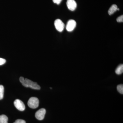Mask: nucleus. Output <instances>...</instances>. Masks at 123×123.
I'll use <instances>...</instances> for the list:
<instances>
[{
	"label": "nucleus",
	"mask_w": 123,
	"mask_h": 123,
	"mask_svg": "<svg viewBox=\"0 0 123 123\" xmlns=\"http://www.w3.org/2000/svg\"><path fill=\"white\" fill-rule=\"evenodd\" d=\"M50 88L51 89H52V88Z\"/></svg>",
	"instance_id": "f3484780"
},
{
	"label": "nucleus",
	"mask_w": 123,
	"mask_h": 123,
	"mask_svg": "<svg viewBox=\"0 0 123 123\" xmlns=\"http://www.w3.org/2000/svg\"><path fill=\"white\" fill-rule=\"evenodd\" d=\"M14 106L19 111H23L25 110V105L22 101L19 99H17L14 101Z\"/></svg>",
	"instance_id": "39448f33"
},
{
	"label": "nucleus",
	"mask_w": 123,
	"mask_h": 123,
	"mask_svg": "<svg viewBox=\"0 0 123 123\" xmlns=\"http://www.w3.org/2000/svg\"><path fill=\"white\" fill-rule=\"evenodd\" d=\"M8 117L5 115L0 116V123H8Z\"/></svg>",
	"instance_id": "9d476101"
},
{
	"label": "nucleus",
	"mask_w": 123,
	"mask_h": 123,
	"mask_svg": "<svg viewBox=\"0 0 123 123\" xmlns=\"http://www.w3.org/2000/svg\"><path fill=\"white\" fill-rule=\"evenodd\" d=\"M54 24L55 28L59 32H62L65 27L64 24L60 19H57L55 20Z\"/></svg>",
	"instance_id": "7ed1b4c3"
},
{
	"label": "nucleus",
	"mask_w": 123,
	"mask_h": 123,
	"mask_svg": "<svg viewBox=\"0 0 123 123\" xmlns=\"http://www.w3.org/2000/svg\"><path fill=\"white\" fill-rule=\"evenodd\" d=\"M46 113V110L44 108H41L36 112V118L38 120H43L44 119Z\"/></svg>",
	"instance_id": "423d86ee"
},
{
	"label": "nucleus",
	"mask_w": 123,
	"mask_h": 123,
	"mask_svg": "<svg viewBox=\"0 0 123 123\" xmlns=\"http://www.w3.org/2000/svg\"><path fill=\"white\" fill-rule=\"evenodd\" d=\"M4 87L3 86L0 85V100L2 99L4 97Z\"/></svg>",
	"instance_id": "9b49d317"
},
{
	"label": "nucleus",
	"mask_w": 123,
	"mask_h": 123,
	"mask_svg": "<svg viewBox=\"0 0 123 123\" xmlns=\"http://www.w3.org/2000/svg\"><path fill=\"white\" fill-rule=\"evenodd\" d=\"M13 123H26L25 120L22 119H18L15 121Z\"/></svg>",
	"instance_id": "2eb2a0df"
},
{
	"label": "nucleus",
	"mask_w": 123,
	"mask_h": 123,
	"mask_svg": "<svg viewBox=\"0 0 123 123\" xmlns=\"http://www.w3.org/2000/svg\"><path fill=\"white\" fill-rule=\"evenodd\" d=\"M117 21L118 22H123V15H121L117 18Z\"/></svg>",
	"instance_id": "ddd939ff"
},
{
	"label": "nucleus",
	"mask_w": 123,
	"mask_h": 123,
	"mask_svg": "<svg viewBox=\"0 0 123 123\" xmlns=\"http://www.w3.org/2000/svg\"><path fill=\"white\" fill-rule=\"evenodd\" d=\"M117 89L119 92L121 94H123V85L122 84L118 85L117 86Z\"/></svg>",
	"instance_id": "f8f14e48"
},
{
	"label": "nucleus",
	"mask_w": 123,
	"mask_h": 123,
	"mask_svg": "<svg viewBox=\"0 0 123 123\" xmlns=\"http://www.w3.org/2000/svg\"><path fill=\"white\" fill-rule=\"evenodd\" d=\"M117 8L118 7L116 5H112L108 11V13L109 15H111L113 14L117 10Z\"/></svg>",
	"instance_id": "6e6552de"
},
{
	"label": "nucleus",
	"mask_w": 123,
	"mask_h": 123,
	"mask_svg": "<svg viewBox=\"0 0 123 123\" xmlns=\"http://www.w3.org/2000/svg\"><path fill=\"white\" fill-rule=\"evenodd\" d=\"M76 23L75 20H70L67 23L66 26V29L68 31L71 32L74 30L76 27Z\"/></svg>",
	"instance_id": "20e7f679"
},
{
	"label": "nucleus",
	"mask_w": 123,
	"mask_h": 123,
	"mask_svg": "<svg viewBox=\"0 0 123 123\" xmlns=\"http://www.w3.org/2000/svg\"><path fill=\"white\" fill-rule=\"evenodd\" d=\"M27 104L31 108L35 109L38 106L39 101L37 98L36 97H31L28 101Z\"/></svg>",
	"instance_id": "f03ea898"
},
{
	"label": "nucleus",
	"mask_w": 123,
	"mask_h": 123,
	"mask_svg": "<svg viewBox=\"0 0 123 123\" xmlns=\"http://www.w3.org/2000/svg\"><path fill=\"white\" fill-rule=\"evenodd\" d=\"M116 73L117 75H120L123 72V64L120 65L115 70Z\"/></svg>",
	"instance_id": "1a4fd4ad"
},
{
	"label": "nucleus",
	"mask_w": 123,
	"mask_h": 123,
	"mask_svg": "<svg viewBox=\"0 0 123 123\" xmlns=\"http://www.w3.org/2000/svg\"><path fill=\"white\" fill-rule=\"evenodd\" d=\"M20 81L23 86L26 88L29 87L35 90H40V86L38 85L37 83L27 78L24 79L23 77H20Z\"/></svg>",
	"instance_id": "f257e3e1"
},
{
	"label": "nucleus",
	"mask_w": 123,
	"mask_h": 123,
	"mask_svg": "<svg viewBox=\"0 0 123 123\" xmlns=\"http://www.w3.org/2000/svg\"><path fill=\"white\" fill-rule=\"evenodd\" d=\"M66 4L68 8L71 11H74L76 8V2L74 0H67Z\"/></svg>",
	"instance_id": "0eeeda50"
},
{
	"label": "nucleus",
	"mask_w": 123,
	"mask_h": 123,
	"mask_svg": "<svg viewBox=\"0 0 123 123\" xmlns=\"http://www.w3.org/2000/svg\"><path fill=\"white\" fill-rule=\"evenodd\" d=\"M6 60L3 58L0 57V65H2L5 63L6 62Z\"/></svg>",
	"instance_id": "4468645a"
},
{
	"label": "nucleus",
	"mask_w": 123,
	"mask_h": 123,
	"mask_svg": "<svg viewBox=\"0 0 123 123\" xmlns=\"http://www.w3.org/2000/svg\"><path fill=\"white\" fill-rule=\"evenodd\" d=\"M62 0H53V2L57 5H59Z\"/></svg>",
	"instance_id": "dca6fc26"
}]
</instances>
